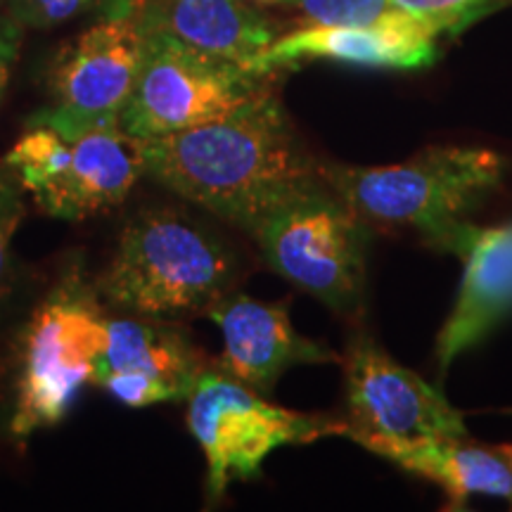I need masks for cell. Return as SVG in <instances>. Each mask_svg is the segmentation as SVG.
<instances>
[{
    "mask_svg": "<svg viewBox=\"0 0 512 512\" xmlns=\"http://www.w3.org/2000/svg\"><path fill=\"white\" fill-rule=\"evenodd\" d=\"M100 3L102 0H5V15L22 29H50Z\"/></svg>",
    "mask_w": 512,
    "mask_h": 512,
    "instance_id": "20",
    "label": "cell"
},
{
    "mask_svg": "<svg viewBox=\"0 0 512 512\" xmlns=\"http://www.w3.org/2000/svg\"><path fill=\"white\" fill-rule=\"evenodd\" d=\"M138 143L145 176L247 235L323 178L271 83L226 117Z\"/></svg>",
    "mask_w": 512,
    "mask_h": 512,
    "instance_id": "1",
    "label": "cell"
},
{
    "mask_svg": "<svg viewBox=\"0 0 512 512\" xmlns=\"http://www.w3.org/2000/svg\"><path fill=\"white\" fill-rule=\"evenodd\" d=\"M342 363L351 415L347 434L387 439L465 437L463 413L434 384L396 363L375 339L356 335Z\"/></svg>",
    "mask_w": 512,
    "mask_h": 512,
    "instance_id": "10",
    "label": "cell"
},
{
    "mask_svg": "<svg viewBox=\"0 0 512 512\" xmlns=\"http://www.w3.org/2000/svg\"><path fill=\"white\" fill-rule=\"evenodd\" d=\"M22 183L15 171L3 162L0 166V316L12 292V238L24 219Z\"/></svg>",
    "mask_w": 512,
    "mask_h": 512,
    "instance_id": "19",
    "label": "cell"
},
{
    "mask_svg": "<svg viewBox=\"0 0 512 512\" xmlns=\"http://www.w3.org/2000/svg\"><path fill=\"white\" fill-rule=\"evenodd\" d=\"M107 313L98 287L69 271L36 306L22 330L10 430L17 439L55 427L95 380L105 347Z\"/></svg>",
    "mask_w": 512,
    "mask_h": 512,
    "instance_id": "4",
    "label": "cell"
},
{
    "mask_svg": "<svg viewBox=\"0 0 512 512\" xmlns=\"http://www.w3.org/2000/svg\"><path fill=\"white\" fill-rule=\"evenodd\" d=\"M24 29L19 27L15 19L8 15H0V100H3L5 88L10 83L12 64L19 55V43H22Z\"/></svg>",
    "mask_w": 512,
    "mask_h": 512,
    "instance_id": "21",
    "label": "cell"
},
{
    "mask_svg": "<svg viewBox=\"0 0 512 512\" xmlns=\"http://www.w3.org/2000/svg\"><path fill=\"white\" fill-rule=\"evenodd\" d=\"M207 361L190 337L162 318L107 316L95 384L128 408L188 399Z\"/></svg>",
    "mask_w": 512,
    "mask_h": 512,
    "instance_id": "11",
    "label": "cell"
},
{
    "mask_svg": "<svg viewBox=\"0 0 512 512\" xmlns=\"http://www.w3.org/2000/svg\"><path fill=\"white\" fill-rule=\"evenodd\" d=\"M238 280V254L214 228L178 207H150L121 230L95 287L121 311L174 320L204 313Z\"/></svg>",
    "mask_w": 512,
    "mask_h": 512,
    "instance_id": "2",
    "label": "cell"
},
{
    "mask_svg": "<svg viewBox=\"0 0 512 512\" xmlns=\"http://www.w3.org/2000/svg\"><path fill=\"white\" fill-rule=\"evenodd\" d=\"M425 242L460 256L465 264L458 299L434 347L437 366L446 373L453 361L477 347L512 313V223L482 228L460 219Z\"/></svg>",
    "mask_w": 512,
    "mask_h": 512,
    "instance_id": "12",
    "label": "cell"
},
{
    "mask_svg": "<svg viewBox=\"0 0 512 512\" xmlns=\"http://www.w3.org/2000/svg\"><path fill=\"white\" fill-rule=\"evenodd\" d=\"M349 422L294 413L209 366L188 396V430L207 458V494L219 501L233 482L259 477L283 446L344 437Z\"/></svg>",
    "mask_w": 512,
    "mask_h": 512,
    "instance_id": "6",
    "label": "cell"
},
{
    "mask_svg": "<svg viewBox=\"0 0 512 512\" xmlns=\"http://www.w3.org/2000/svg\"><path fill=\"white\" fill-rule=\"evenodd\" d=\"M394 10L413 17L434 38L456 36L503 0H389Z\"/></svg>",
    "mask_w": 512,
    "mask_h": 512,
    "instance_id": "17",
    "label": "cell"
},
{
    "mask_svg": "<svg viewBox=\"0 0 512 512\" xmlns=\"http://www.w3.org/2000/svg\"><path fill=\"white\" fill-rule=\"evenodd\" d=\"M268 76L164 31H145L136 88L119 124L138 140L188 131L238 110L268 86Z\"/></svg>",
    "mask_w": 512,
    "mask_h": 512,
    "instance_id": "8",
    "label": "cell"
},
{
    "mask_svg": "<svg viewBox=\"0 0 512 512\" xmlns=\"http://www.w3.org/2000/svg\"><path fill=\"white\" fill-rule=\"evenodd\" d=\"M249 238L268 268L297 290L339 316L361 309L370 226L323 178L278 204Z\"/></svg>",
    "mask_w": 512,
    "mask_h": 512,
    "instance_id": "5",
    "label": "cell"
},
{
    "mask_svg": "<svg viewBox=\"0 0 512 512\" xmlns=\"http://www.w3.org/2000/svg\"><path fill=\"white\" fill-rule=\"evenodd\" d=\"M256 3H283V0H256Z\"/></svg>",
    "mask_w": 512,
    "mask_h": 512,
    "instance_id": "23",
    "label": "cell"
},
{
    "mask_svg": "<svg viewBox=\"0 0 512 512\" xmlns=\"http://www.w3.org/2000/svg\"><path fill=\"white\" fill-rule=\"evenodd\" d=\"M138 17L143 31H164L249 69L278 38L271 19L245 0H140Z\"/></svg>",
    "mask_w": 512,
    "mask_h": 512,
    "instance_id": "15",
    "label": "cell"
},
{
    "mask_svg": "<svg viewBox=\"0 0 512 512\" xmlns=\"http://www.w3.org/2000/svg\"><path fill=\"white\" fill-rule=\"evenodd\" d=\"M437 55V38L413 17L396 12L387 22L366 27L304 24L302 29L275 38L259 55L254 69L273 74L309 60L375 69H422L434 64Z\"/></svg>",
    "mask_w": 512,
    "mask_h": 512,
    "instance_id": "14",
    "label": "cell"
},
{
    "mask_svg": "<svg viewBox=\"0 0 512 512\" xmlns=\"http://www.w3.org/2000/svg\"><path fill=\"white\" fill-rule=\"evenodd\" d=\"M505 159L494 150L432 145L392 166L323 164V181L368 226L415 228L430 238L465 219L501 185Z\"/></svg>",
    "mask_w": 512,
    "mask_h": 512,
    "instance_id": "3",
    "label": "cell"
},
{
    "mask_svg": "<svg viewBox=\"0 0 512 512\" xmlns=\"http://www.w3.org/2000/svg\"><path fill=\"white\" fill-rule=\"evenodd\" d=\"M306 24L325 27H366L392 19L396 12L389 0H283Z\"/></svg>",
    "mask_w": 512,
    "mask_h": 512,
    "instance_id": "18",
    "label": "cell"
},
{
    "mask_svg": "<svg viewBox=\"0 0 512 512\" xmlns=\"http://www.w3.org/2000/svg\"><path fill=\"white\" fill-rule=\"evenodd\" d=\"M5 3V0H0V5H3Z\"/></svg>",
    "mask_w": 512,
    "mask_h": 512,
    "instance_id": "24",
    "label": "cell"
},
{
    "mask_svg": "<svg viewBox=\"0 0 512 512\" xmlns=\"http://www.w3.org/2000/svg\"><path fill=\"white\" fill-rule=\"evenodd\" d=\"M503 456L508 458V463H510V467H512V446H508V448H503Z\"/></svg>",
    "mask_w": 512,
    "mask_h": 512,
    "instance_id": "22",
    "label": "cell"
},
{
    "mask_svg": "<svg viewBox=\"0 0 512 512\" xmlns=\"http://www.w3.org/2000/svg\"><path fill=\"white\" fill-rule=\"evenodd\" d=\"M5 164L38 207L64 221L117 207L145 176L138 138L128 136L121 124L95 126L76 136L27 124Z\"/></svg>",
    "mask_w": 512,
    "mask_h": 512,
    "instance_id": "7",
    "label": "cell"
},
{
    "mask_svg": "<svg viewBox=\"0 0 512 512\" xmlns=\"http://www.w3.org/2000/svg\"><path fill=\"white\" fill-rule=\"evenodd\" d=\"M221 332L223 373L268 396L275 382L294 366L335 363L339 356L325 344L299 335L283 302H259L228 292L204 311Z\"/></svg>",
    "mask_w": 512,
    "mask_h": 512,
    "instance_id": "13",
    "label": "cell"
},
{
    "mask_svg": "<svg viewBox=\"0 0 512 512\" xmlns=\"http://www.w3.org/2000/svg\"><path fill=\"white\" fill-rule=\"evenodd\" d=\"M347 439L401 470L439 484L456 508L470 496H496L512 501V467L503 451L496 453L482 446L463 444V437L387 439L349 432Z\"/></svg>",
    "mask_w": 512,
    "mask_h": 512,
    "instance_id": "16",
    "label": "cell"
},
{
    "mask_svg": "<svg viewBox=\"0 0 512 512\" xmlns=\"http://www.w3.org/2000/svg\"><path fill=\"white\" fill-rule=\"evenodd\" d=\"M140 0H102L100 17L76 36L53 69V105L29 124L76 136L95 126L119 124L143 62L145 31Z\"/></svg>",
    "mask_w": 512,
    "mask_h": 512,
    "instance_id": "9",
    "label": "cell"
}]
</instances>
